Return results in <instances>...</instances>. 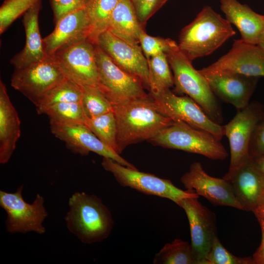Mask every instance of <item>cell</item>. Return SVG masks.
<instances>
[{
    "label": "cell",
    "instance_id": "obj_40",
    "mask_svg": "<svg viewBox=\"0 0 264 264\" xmlns=\"http://www.w3.org/2000/svg\"><path fill=\"white\" fill-rule=\"evenodd\" d=\"M253 160H255L257 165L264 175V156Z\"/></svg>",
    "mask_w": 264,
    "mask_h": 264
},
{
    "label": "cell",
    "instance_id": "obj_27",
    "mask_svg": "<svg viewBox=\"0 0 264 264\" xmlns=\"http://www.w3.org/2000/svg\"><path fill=\"white\" fill-rule=\"evenodd\" d=\"M148 60L149 90L152 98L158 97L174 86L173 75L165 53Z\"/></svg>",
    "mask_w": 264,
    "mask_h": 264
},
{
    "label": "cell",
    "instance_id": "obj_10",
    "mask_svg": "<svg viewBox=\"0 0 264 264\" xmlns=\"http://www.w3.org/2000/svg\"><path fill=\"white\" fill-rule=\"evenodd\" d=\"M263 115L261 106L249 103L238 110L234 117L223 126L224 135L228 139L230 160L228 171L230 175L251 158L249 148L254 131Z\"/></svg>",
    "mask_w": 264,
    "mask_h": 264
},
{
    "label": "cell",
    "instance_id": "obj_30",
    "mask_svg": "<svg viewBox=\"0 0 264 264\" xmlns=\"http://www.w3.org/2000/svg\"><path fill=\"white\" fill-rule=\"evenodd\" d=\"M85 125L101 141L118 154L117 125L113 111L88 117Z\"/></svg>",
    "mask_w": 264,
    "mask_h": 264
},
{
    "label": "cell",
    "instance_id": "obj_32",
    "mask_svg": "<svg viewBox=\"0 0 264 264\" xmlns=\"http://www.w3.org/2000/svg\"><path fill=\"white\" fill-rule=\"evenodd\" d=\"M40 0H4L0 7V33Z\"/></svg>",
    "mask_w": 264,
    "mask_h": 264
},
{
    "label": "cell",
    "instance_id": "obj_34",
    "mask_svg": "<svg viewBox=\"0 0 264 264\" xmlns=\"http://www.w3.org/2000/svg\"><path fill=\"white\" fill-rule=\"evenodd\" d=\"M139 44L148 60L160 53H165L177 43L170 38L150 36L143 30L139 37Z\"/></svg>",
    "mask_w": 264,
    "mask_h": 264
},
{
    "label": "cell",
    "instance_id": "obj_39",
    "mask_svg": "<svg viewBox=\"0 0 264 264\" xmlns=\"http://www.w3.org/2000/svg\"><path fill=\"white\" fill-rule=\"evenodd\" d=\"M257 219L264 220V198L253 211Z\"/></svg>",
    "mask_w": 264,
    "mask_h": 264
},
{
    "label": "cell",
    "instance_id": "obj_35",
    "mask_svg": "<svg viewBox=\"0 0 264 264\" xmlns=\"http://www.w3.org/2000/svg\"><path fill=\"white\" fill-rule=\"evenodd\" d=\"M168 0H131L141 25L144 27L148 20L159 10Z\"/></svg>",
    "mask_w": 264,
    "mask_h": 264
},
{
    "label": "cell",
    "instance_id": "obj_33",
    "mask_svg": "<svg viewBox=\"0 0 264 264\" xmlns=\"http://www.w3.org/2000/svg\"><path fill=\"white\" fill-rule=\"evenodd\" d=\"M202 264H254L252 258L239 257L227 250L217 236Z\"/></svg>",
    "mask_w": 264,
    "mask_h": 264
},
{
    "label": "cell",
    "instance_id": "obj_13",
    "mask_svg": "<svg viewBox=\"0 0 264 264\" xmlns=\"http://www.w3.org/2000/svg\"><path fill=\"white\" fill-rule=\"evenodd\" d=\"M198 71L202 75L227 73L264 77V51L257 44L235 40L226 54Z\"/></svg>",
    "mask_w": 264,
    "mask_h": 264
},
{
    "label": "cell",
    "instance_id": "obj_29",
    "mask_svg": "<svg viewBox=\"0 0 264 264\" xmlns=\"http://www.w3.org/2000/svg\"><path fill=\"white\" fill-rule=\"evenodd\" d=\"M153 264H197V262L191 244L177 238L162 247L155 255Z\"/></svg>",
    "mask_w": 264,
    "mask_h": 264
},
{
    "label": "cell",
    "instance_id": "obj_28",
    "mask_svg": "<svg viewBox=\"0 0 264 264\" xmlns=\"http://www.w3.org/2000/svg\"><path fill=\"white\" fill-rule=\"evenodd\" d=\"M50 125H85L88 117L82 102H66L55 105L44 112Z\"/></svg>",
    "mask_w": 264,
    "mask_h": 264
},
{
    "label": "cell",
    "instance_id": "obj_16",
    "mask_svg": "<svg viewBox=\"0 0 264 264\" xmlns=\"http://www.w3.org/2000/svg\"><path fill=\"white\" fill-rule=\"evenodd\" d=\"M187 190H193L214 205L227 206L243 211L235 197L229 183L223 177L208 175L199 162H194L180 178Z\"/></svg>",
    "mask_w": 264,
    "mask_h": 264
},
{
    "label": "cell",
    "instance_id": "obj_6",
    "mask_svg": "<svg viewBox=\"0 0 264 264\" xmlns=\"http://www.w3.org/2000/svg\"><path fill=\"white\" fill-rule=\"evenodd\" d=\"M101 165L106 171L113 175L122 186L130 187L146 195L169 199L179 206L185 198L199 197L193 190H182L169 179L126 167L109 158L103 157Z\"/></svg>",
    "mask_w": 264,
    "mask_h": 264
},
{
    "label": "cell",
    "instance_id": "obj_17",
    "mask_svg": "<svg viewBox=\"0 0 264 264\" xmlns=\"http://www.w3.org/2000/svg\"><path fill=\"white\" fill-rule=\"evenodd\" d=\"M52 133L63 141L72 152L83 155L95 153L126 167L136 169L132 163L101 141L84 124L50 125Z\"/></svg>",
    "mask_w": 264,
    "mask_h": 264
},
{
    "label": "cell",
    "instance_id": "obj_8",
    "mask_svg": "<svg viewBox=\"0 0 264 264\" xmlns=\"http://www.w3.org/2000/svg\"><path fill=\"white\" fill-rule=\"evenodd\" d=\"M23 185L14 193L0 191V206L6 213L5 224L10 233L33 232L43 234L46 229L43 222L48 216L44 205V199L37 194L32 203L23 198Z\"/></svg>",
    "mask_w": 264,
    "mask_h": 264
},
{
    "label": "cell",
    "instance_id": "obj_41",
    "mask_svg": "<svg viewBox=\"0 0 264 264\" xmlns=\"http://www.w3.org/2000/svg\"><path fill=\"white\" fill-rule=\"evenodd\" d=\"M257 44L264 51V29L259 37Z\"/></svg>",
    "mask_w": 264,
    "mask_h": 264
},
{
    "label": "cell",
    "instance_id": "obj_2",
    "mask_svg": "<svg viewBox=\"0 0 264 264\" xmlns=\"http://www.w3.org/2000/svg\"><path fill=\"white\" fill-rule=\"evenodd\" d=\"M65 217L68 231L82 243L100 242L110 235L114 221L110 211L97 196L76 192L69 198Z\"/></svg>",
    "mask_w": 264,
    "mask_h": 264
},
{
    "label": "cell",
    "instance_id": "obj_38",
    "mask_svg": "<svg viewBox=\"0 0 264 264\" xmlns=\"http://www.w3.org/2000/svg\"><path fill=\"white\" fill-rule=\"evenodd\" d=\"M262 232L261 244L252 258L254 264H264V220L258 219Z\"/></svg>",
    "mask_w": 264,
    "mask_h": 264
},
{
    "label": "cell",
    "instance_id": "obj_25",
    "mask_svg": "<svg viewBox=\"0 0 264 264\" xmlns=\"http://www.w3.org/2000/svg\"><path fill=\"white\" fill-rule=\"evenodd\" d=\"M82 86L66 78L48 91L35 105L39 114L51 107L62 103L82 102Z\"/></svg>",
    "mask_w": 264,
    "mask_h": 264
},
{
    "label": "cell",
    "instance_id": "obj_21",
    "mask_svg": "<svg viewBox=\"0 0 264 264\" xmlns=\"http://www.w3.org/2000/svg\"><path fill=\"white\" fill-rule=\"evenodd\" d=\"M41 0L28 9L23 15L22 22L25 33L23 49L10 60L15 69H20L45 58L47 54L39 26V13Z\"/></svg>",
    "mask_w": 264,
    "mask_h": 264
},
{
    "label": "cell",
    "instance_id": "obj_14",
    "mask_svg": "<svg viewBox=\"0 0 264 264\" xmlns=\"http://www.w3.org/2000/svg\"><path fill=\"white\" fill-rule=\"evenodd\" d=\"M180 207L185 211L190 225L191 245L197 264H202L217 235L215 214L198 200L186 198Z\"/></svg>",
    "mask_w": 264,
    "mask_h": 264
},
{
    "label": "cell",
    "instance_id": "obj_11",
    "mask_svg": "<svg viewBox=\"0 0 264 264\" xmlns=\"http://www.w3.org/2000/svg\"><path fill=\"white\" fill-rule=\"evenodd\" d=\"M153 99L160 112L174 121L205 131L219 141L224 136L223 126L212 120L189 96L176 95L169 89Z\"/></svg>",
    "mask_w": 264,
    "mask_h": 264
},
{
    "label": "cell",
    "instance_id": "obj_7",
    "mask_svg": "<svg viewBox=\"0 0 264 264\" xmlns=\"http://www.w3.org/2000/svg\"><path fill=\"white\" fill-rule=\"evenodd\" d=\"M95 49L98 71L97 86L112 106L150 97L138 78L117 66L97 44Z\"/></svg>",
    "mask_w": 264,
    "mask_h": 264
},
{
    "label": "cell",
    "instance_id": "obj_26",
    "mask_svg": "<svg viewBox=\"0 0 264 264\" xmlns=\"http://www.w3.org/2000/svg\"><path fill=\"white\" fill-rule=\"evenodd\" d=\"M120 0H88L85 7L89 21L88 40L96 44L99 36L108 29L112 12Z\"/></svg>",
    "mask_w": 264,
    "mask_h": 264
},
{
    "label": "cell",
    "instance_id": "obj_1",
    "mask_svg": "<svg viewBox=\"0 0 264 264\" xmlns=\"http://www.w3.org/2000/svg\"><path fill=\"white\" fill-rule=\"evenodd\" d=\"M120 154L129 145L149 140L175 121L159 110L151 97L112 106Z\"/></svg>",
    "mask_w": 264,
    "mask_h": 264
},
{
    "label": "cell",
    "instance_id": "obj_12",
    "mask_svg": "<svg viewBox=\"0 0 264 264\" xmlns=\"http://www.w3.org/2000/svg\"><path fill=\"white\" fill-rule=\"evenodd\" d=\"M95 44L86 39L56 51L52 55L66 77L81 86H97Z\"/></svg>",
    "mask_w": 264,
    "mask_h": 264
},
{
    "label": "cell",
    "instance_id": "obj_24",
    "mask_svg": "<svg viewBox=\"0 0 264 264\" xmlns=\"http://www.w3.org/2000/svg\"><path fill=\"white\" fill-rule=\"evenodd\" d=\"M113 35L134 45H140L139 37L144 30L131 0H120L110 16L108 29Z\"/></svg>",
    "mask_w": 264,
    "mask_h": 264
},
{
    "label": "cell",
    "instance_id": "obj_31",
    "mask_svg": "<svg viewBox=\"0 0 264 264\" xmlns=\"http://www.w3.org/2000/svg\"><path fill=\"white\" fill-rule=\"evenodd\" d=\"M82 87V103L88 117H95L113 111L111 104L98 86Z\"/></svg>",
    "mask_w": 264,
    "mask_h": 264
},
{
    "label": "cell",
    "instance_id": "obj_4",
    "mask_svg": "<svg viewBox=\"0 0 264 264\" xmlns=\"http://www.w3.org/2000/svg\"><path fill=\"white\" fill-rule=\"evenodd\" d=\"M165 54L173 73L174 91L186 94L212 120L220 124L223 121L222 111L205 77L193 67L192 61L179 49L178 44Z\"/></svg>",
    "mask_w": 264,
    "mask_h": 264
},
{
    "label": "cell",
    "instance_id": "obj_3",
    "mask_svg": "<svg viewBox=\"0 0 264 264\" xmlns=\"http://www.w3.org/2000/svg\"><path fill=\"white\" fill-rule=\"evenodd\" d=\"M231 24L209 6L180 31L179 49L192 61L209 55L235 35Z\"/></svg>",
    "mask_w": 264,
    "mask_h": 264
},
{
    "label": "cell",
    "instance_id": "obj_20",
    "mask_svg": "<svg viewBox=\"0 0 264 264\" xmlns=\"http://www.w3.org/2000/svg\"><path fill=\"white\" fill-rule=\"evenodd\" d=\"M89 21L85 8L69 13L55 23L53 31L44 38L45 51L52 55L59 49L88 39Z\"/></svg>",
    "mask_w": 264,
    "mask_h": 264
},
{
    "label": "cell",
    "instance_id": "obj_19",
    "mask_svg": "<svg viewBox=\"0 0 264 264\" xmlns=\"http://www.w3.org/2000/svg\"><path fill=\"white\" fill-rule=\"evenodd\" d=\"M214 95L238 110L245 108L258 77L238 73H218L203 75Z\"/></svg>",
    "mask_w": 264,
    "mask_h": 264
},
{
    "label": "cell",
    "instance_id": "obj_18",
    "mask_svg": "<svg viewBox=\"0 0 264 264\" xmlns=\"http://www.w3.org/2000/svg\"><path fill=\"white\" fill-rule=\"evenodd\" d=\"M223 178L229 183L243 211L253 212L264 198V175L255 160L250 158Z\"/></svg>",
    "mask_w": 264,
    "mask_h": 264
},
{
    "label": "cell",
    "instance_id": "obj_23",
    "mask_svg": "<svg viewBox=\"0 0 264 264\" xmlns=\"http://www.w3.org/2000/svg\"><path fill=\"white\" fill-rule=\"evenodd\" d=\"M220 2L225 19L239 29L241 39L257 44L264 29V15L256 13L248 5L237 0H220Z\"/></svg>",
    "mask_w": 264,
    "mask_h": 264
},
{
    "label": "cell",
    "instance_id": "obj_37",
    "mask_svg": "<svg viewBox=\"0 0 264 264\" xmlns=\"http://www.w3.org/2000/svg\"><path fill=\"white\" fill-rule=\"evenodd\" d=\"M250 157L256 159L264 156V115L258 122L253 133L249 148Z\"/></svg>",
    "mask_w": 264,
    "mask_h": 264
},
{
    "label": "cell",
    "instance_id": "obj_5",
    "mask_svg": "<svg viewBox=\"0 0 264 264\" xmlns=\"http://www.w3.org/2000/svg\"><path fill=\"white\" fill-rule=\"evenodd\" d=\"M154 145L200 154L212 160H223L228 154L211 133L182 121H175L149 140Z\"/></svg>",
    "mask_w": 264,
    "mask_h": 264
},
{
    "label": "cell",
    "instance_id": "obj_36",
    "mask_svg": "<svg viewBox=\"0 0 264 264\" xmlns=\"http://www.w3.org/2000/svg\"><path fill=\"white\" fill-rule=\"evenodd\" d=\"M88 0H50L56 23L65 16L85 7Z\"/></svg>",
    "mask_w": 264,
    "mask_h": 264
},
{
    "label": "cell",
    "instance_id": "obj_9",
    "mask_svg": "<svg viewBox=\"0 0 264 264\" xmlns=\"http://www.w3.org/2000/svg\"><path fill=\"white\" fill-rule=\"evenodd\" d=\"M67 78L52 55L25 67L15 69L11 85L35 105L55 85Z\"/></svg>",
    "mask_w": 264,
    "mask_h": 264
},
{
    "label": "cell",
    "instance_id": "obj_15",
    "mask_svg": "<svg viewBox=\"0 0 264 264\" xmlns=\"http://www.w3.org/2000/svg\"><path fill=\"white\" fill-rule=\"evenodd\" d=\"M96 44L117 66L149 88L148 60L140 45L129 44L108 30L99 36Z\"/></svg>",
    "mask_w": 264,
    "mask_h": 264
},
{
    "label": "cell",
    "instance_id": "obj_22",
    "mask_svg": "<svg viewBox=\"0 0 264 264\" xmlns=\"http://www.w3.org/2000/svg\"><path fill=\"white\" fill-rule=\"evenodd\" d=\"M21 122L7 89L0 81V163L10 160L21 136Z\"/></svg>",
    "mask_w": 264,
    "mask_h": 264
}]
</instances>
